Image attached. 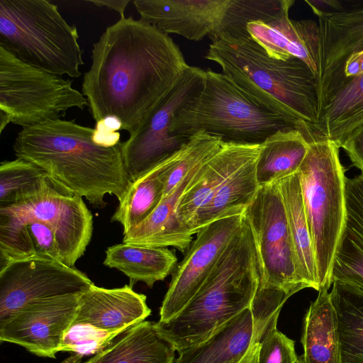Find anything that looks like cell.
I'll use <instances>...</instances> for the list:
<instances>
[{"label":"cell","instance_id":"1","mask_svg":"<svg viewBox=\"0 0 363 363\" xmlns=\"http://www.w3.org/2000/svg\"><path fill=\"white\" fill-rule=\"evenodd\" d=\"M189 67L168 34L140 18L121 17L93 44L82 91L96 122L116 116L132 135Z\"/></svg>","mask_w":363,"mask_h":363},{"label":"cell","instance_id":"2","mask_svg":"<svg viewBox=\"0 0 363 363\" xmlns=\"http://www.w3.org/2000/svg\"><path fill=\"white\" fill-rule=\"evenodd\" d=\"M94 128L74 120H56L23 129L13 149L57 184L86 199L96 208L105 206L106 194L120 202L130 182L122 155V142L112 147L93 141Z\"/></svg>","mask_w":363,"mask_h":363},{"label":"cell","instance_id":"3","mask_svg":"<svg viewBox=\"0 0 363 363\" xmlns=\"http://www.w3.org/2000/svg\"><path fill=\"white\" fill-rule=\"evenodd\" d=\"M205 58L217 63L257 104L283 117L308 143L314 140L316 77L303 61L272 58L250 35L212 43Z\"/></svg>","mask_w":363,"mask_h":363},{"label":"cell","instance_id":"4","mask_svg":"<svg viewBox=\"0 0 363 363\" xmlns=\"http://www.w3.org/2000/svg\"><path fill=\"white\" fill-rule=\"evenodd\" d=\"M260 281L254 238L244 213L241 225L202 286L172 319L156 322L180 352L205 341L250 308Z\"/></svg>","mask_w":363,"mask_h":363},{"label":"cell","instance_id":"5","mask_svg":"<svg viewBox=\"0 0 363 363\" xmlns=\"http://www.w3.org/2000/svg\"><path fill=\"white\" fill-rule=\"evenodd\" d=\"M289 129L296 128L257 104L229 76L208 69L201 90L175 113L170 132L186 139L203 132L223 143L261 145Z\"/></svg>","mask_w":363,"mask_h":363},{"label":"cell","instance_id":"6","mask_svg":"<svg viewBox=\"0 0 363 363\" xmlns=\"http://www.w3.org/2000/svg\"><path fill=\"white\" fill-rule=\"evenodd\" d=\"M74 25L47 0L0 1V47L32 66L77 78L84 65Z\"/></svg>","mask_w":363,"mask_h":363},{"label":"cell","instance_id":"7","mask_svg":"<svg viewBox=\"0 0 363 363\" xmlns=\"http://www.w3.org/2000/svg\"><path fill=\"white\" fill-rule=\"evenodd\" d=\"M339 149L328 139L309 143L298 172L313 243L318 291L328 290L333 284L334 256L345 222L347 177Z\"/></svg>","mask_w":363,"mask_h":363},{"label":"cell","instance_id":"8","mask_svg":"<svg viewBox=\"0 0 363 363\" xmlns=\"http://www.w3.org/2000/svg\"><path fill=\"white\" fill-rule=\"evenodd\" d=\"M140 19L166 34L212 43L249 36L247 25L289 13L293 0H135Z\"/></svg>","mask_w":363,"mask_h":363},{"label":"cell","instance_id":"9","mask_svg":"<svg viewBox=\"0 0 363 363\" xmlns=\"http://www.w3.org/2000/svg\"><path fill=\"white\" fill-rule=\"evenodd\" d=\"M72 82L19 60L0 47V131L11 123L23 128L64 117L88 102Z\"/></svg>","mask_w":363,"mask_h":363},{"label":"cell","instance_id":"10","mask_svg":"<svg viewBox=\"0 0 363 363\" xmlns=\"http://www.w3.org/2000/svg\"><path fill=\"white\" fill-rule=\"evenodd\" d=\"M0 216L37 220L50 225L60 243L63 263L74 267L84 254L93 232V216L82 197L69 191L48 174L0 208Z\"/></svg>","mask_w":363,"mask_h":363},{"label":"cell","instance_id":"11","mask_svg":"<svg viewBox=\"0 0 363 363\" xmlns=\"http://www.w3.org/2000/svg\"><path fill=\"white\" fill-rule=\"evenodd\" d=\"M245 214L251 227L259 266V287L280 290L290 296L305 289L298 274L277 182L260 186Z\"/></svg>","mask_w":363,"mask_h":363},{"label":"cell","instance_id":"12","mask_svg":"<svg viewBox=\"0 0 363 363\" xmlns=\"http://www.w3.org/2000/svg\"><path fill=\"white\" fill-rule=\"evenodd\" d=\"M318 114L345 84L363 74V1L318 18Z\"/></svg>","mask_w":363,"mask_h":363},{"label":"cell","instance_id":"13","mask_svg":"<svg viewBox=\"0 0 363 363\" xmlns=\"http://www.w3.org/2000/svg\"><path fill=\"white\" fill-rule=\"evenodd\" d=\"M203 71L189 65L144 123L122 142L123 158L130 183L189 141L171 134V124L175 113L201 90Z\"/></svg>","mask_w":363,"mask_h":363},{"label":"cell","instance_id":"14","mask_svg":"<svg viewBox=\"0 0 363 363\" xmlns=\"http://www.w3.org/2000/svg\"><path fill=\"white\" fill-rule=\"evenodd\" d=\"M92 284L75 267L53 259L33 257L11 262L0 268V321L30 303L82 294Z\"/></svg>","mask_w":363,"mask_h":363},{"label":"cell","instance_id":"15","mask_svg":"<svg viewBox=\"0 0 363 363\" xmlns=\"http://www.w3.org/2000/svg\"><path fill=\"white\" fill-rule=\"evenodd\" d=\"M242 215L214 221L196 234L186 255L175 269L160 309V320L167 321L196 294L238 231Z\"/></svg>","mask_w":363,"mask_h":363},{"label":"cell","instance_id":"16","mask_svg":"<svg viewBox=\"0 0 363 363\" xmlns=\"http://www.w3.org/2000/svg\"><path fill=\"white\" fill-rule=\"evenodd\" d=\"M67 295L30 303L0 321V340L40 357L55 358L74 322L79 296Z\"/></svg>","mask_w":363,"mask_h":363},{"label":"cell","instance_id":"17","mask_svg":"<svg viewBox=\"0 0 363 363\" xmlns=\"http://www.w3.org/2000/svg\"><path fill=\"white\" fill-rule=\"evenodd\" d=\"M133 284L106 289L94 284L79 296L73 323L89 324L110 333H123L143 322L151 313L146 296L133 289Z\"/></svg>","mask_w":363,"mask_h":363},{"label":"cell","instance_id":"18","mask_svg":"<svg viewBox=\"0 0 363 363\" xmlns=\"http://www.w3.org/2000/svg\"><path fill=\"white\" fill-rule=\"evenodd\" d=\"M260 147L261 145L224 143L219 151L201 165L177 208L179 223L186 232L192 235L190 230L198 211L232 174L258 157Z\"/></svg>","mask_w":363,"mask_h":363},{"label":"cell","instance_id":"19","mask_svg":"<svg viewBox=\"0 0 363 363\" xmlns=\"http://www.w3.org/2000/svg\"><path fill=\"white\" fill-rule=\"evenodd\" d=\"M247 32L269 57L298 58L316 74L319 32L315 21L292 20L286 13L269 21L250 23Z\"/></svg>","mask_w":363,"mask_h":363},{"label":"cell","instance_id":"20","mask_svg":"<svg viewBox=\"0 0 363 363\" xmlns=\"http://www.w3.org/2000/svg\"><path fill=\"white\" fill-rule=\"evenodd\" d=\"M206 161L195 167L164 197L147 219L124 234L123 242L150 247L171 246L182 252H186L192 242L193 237L179 224L177 216V208L183 194L193 182Z\"/></svg>","mask_w":363,"mask_h":363},{"label":"cell","instance_id":"21","mask_svg":"<svg viewBox=\"0 0 363 363\" xmlns=\"http://www.w3.org/2000/svg\"><path fill=\"white\" fill-rule=\"evenodd\" d=\"M346 217L333 259L332 283L363 288V174L345 181Z\"/></svg>","mask_w":363,"mask_h":363},{"label":"cell","instance_id":"22","mask_svg":"<svg viewBox=\"0 0 363 363\" xmlns=\"http://www.w3.org/2000/svg\"><path fill=\"white\" fill-rule=\"evenodd\" d=\"M33 257L63 262L58 238L48 224L0 216V268L8 263Z\"/></svg>","mask_w":363,"mask_h":363},{"label":"cell","instance_id":"23","mask_svg":"<svg viewBox=\"0 0 363 363\" xmlns=\"http://www.w3.org/2000/svg\"><path fill=\"white\" fill-rule=\"evenodd\" d=\"M255 328L250 308L245 309L203 342L180 352L174 363H239L251 345Z\"/></svg>","mask_w":363,"mask_h":363},{"label":"cell","instance_id":"24","mask_svg":"<svg viewBox=\"0 0 363 363\" xmlns=\"http://www.w3.org/2000/svg\"><path fill=\"white\" fill-rule=\"evenodd\" d=\"M120 335L94 363H174L175 349L156 323L143 321Z\"/></svg>","mask_w":363,"mask_h":363},{"label":"cell","instance_id":"25","mask_svg":"<svg viewBox=\"0 0 363 363\" xmlns=\"http://www.w3.org/2000/svg\"><path fill=\"white\" fill-rule=\"evenodd\" d=\"M288 220L298 277L306 286L318 291V281L312 240L306 216L299 175L277 182Z\"/></svg>","mask_w":363,"mask_h":363},{"label":"cell","instance_id":"26","mask_svg":"<svg viewBox=\"0 0 363 363\" xmlns=\"http://www.w3.org/2000/svg\"><path fill=\"white\" fill-rule=\"evenodd\" d=\"M301 342L304 363H340L337 318L328 290L318 291L307 310Z\"/></svg>","mask_w":363,"mask_h":363},{"label":"cell","instance_id":"27","mask_svg":"<svg viewBox=\"0 0 363 363\" xmlns=\"http://www.w3.org/2000/svg\"><path fill=\"white\" fill-rule=\"evenodd\" d=\"M177 262L176 255L167 247L123 242L107 248L104 264L122 272L132 284L142 281L151 288L172 273Z\"/></svg>","mask_w":363,"mask_h":363},{"label":"cell","instance_id":"28","mask_svg":"<svg viewBox=\"0 0 363 363\" xmlns=\"http://www.w3.org/2000/svg\"><path fill=\"white\" fill-rule=\"evenodd\" d=\"M257 157L232 174L198 211L190 230L192 235L214 221L245 213L259 189L256 175Z\"/></svg>","mask_w":363,"mask_h":363},{"label":"cell","instance_id":"29","mask_svg":"<svg viewBox=\"0 0 363 363\" xmlns=\"http://www.w3.org/2000/svg\"><path fill=\"white\" fill-rule=\"evenodd\" d=\"M332 285L340 363H363V288L340 280Z\"/></svg>","mask_w":363,"mask_h":363},{"label":"cell","instance_id":"30","mask_svg":"<svg viewBox=\"0 0 363 363\" xmlns=\"http://www.w3.org/2000/svg\"><path fill=\"white\" fill-rule=\"evenodd\" d=\"M308 148L309 143L297 129L279 130L267 138L261 144L257 160L259 187L297 173Z\"/></svg>","mask_w":363,"mask_h":363},{"label":"cell","instance_id":"31","mask_svg":"<svg viewBox=\"0 0 363 363\" xmlns=\"http://www.w3.org/2000/svg\"><path fill=\"white\" fill-rule=\"evenodd\" d=\"M363 123V74L340 89L318 114L314 140L328 139L340 147L347 135Z\"/></svg>","mask_w":363,"mask_h":363},{"label":"cell","instance_id":"32","mask_svg":"<svg viewBox=\"0 0 363 363\" xmlns=\"http://www.w3.org/2000/svg\"><path fill=\"white\" fill-rule=\"evenodd\" d=\"M162 161L130 184L111 217L123 229V235L147 219L162 200L164 182Z\"/></svg>","mask_w":363,"mask_h":363},{"label":"cell","instance_id":"33","mask_svg":"<svg viewBox=\"0 0 363 363\" xmlns=\"http://www.w3.org/2000/svg\"><path fill=\"white\" fill-rule=\"evenodd\" d=\"M122 333H110L87 323H72L65 332L59 352L71 356L62 363H80L84 357L96 354L110 345Z\"/></svg>","mask_w":363,"mask_h":363},{"label":"cell","instance_id":"34","mask_svg":"<svg viewBox=\"0 0 363 363\" xmlns=\"http://www.w3.org/2000/svg\"><path fill=\"white\" fill-rule=\"evenodd\" d=\"M46 176L43 169L22 158L2 162L0 165V208L11 205L20 193Z\"/></svg>","mask_w":363,"mask_h":363},{"label":"cell","instance_id":"35","mask_svg":"<svg viewBox=\"0 0 363 363\" xmlns=\"http://www.w3.org/2000/svg\"><path fill=\"white\" fill-rule=\"evenodd\" d=\"M295 342L273 325L259 342L257 363H296Z\"/></svg>","mask_w":363,"mask_h":363},{"label":"cell","instance_id":"36","mask_svg":"<svg viewBox=\"0 0 363 363\" xmlns=\"http://www.w3.org/2000/svg\"><path fill=\"white\" fill-rule=\"evenodd\" d=\"M341 147L346 152L353 166L363 174V123L347 135Z\"/></svg>","mask_w":363,"mask_h":363},{"label":"cell","instance_id":"37","mask_svg":"<svg viewBox=\"0 0 363 363\" xmlns=\"http://www.w3.org/2000/svg\"><path fill=\"white\" fill-rule=\"evenodd\" d=\"M305 2L318 18L323 15L343 11L352 4L350 1V5H347L348 1L337 0H306Z\"/></svg>","mask_w":363,"mask_h":363},{"label":"cell","instance_id":"38","mask_svg":"<svg viewBox=\"0 0 363 363\" xmlns=\"http://www.w3.org/2000/svg\"><path fill=\"white\" fill-rule=\"evenodd\" d=\"M92 139L98 145L112 147L121 143V134L106 127L101 119L96 122Z\"/></svg>","mask_w":363,"mask_h":363},{"label":"cell","instance_id":"39","mask_svg":"<svg viewBox=\"0 0 363 363\" xmlns=\"http://www.w3.org/2000/svg\"><path fill=\"white\" fill-rule=\"evenodd\" d=\"M86 1L91 3L99 7L105 6L113 9L118 12L121 17H125V9L130 2V0H89Z\"/></svg>","mask_w":363,"mask_h":363},{"label":"cell","instance_id":"40","mask_svg":"<svg viewBox=\"0 0 363 363\" xmlns=\"http://www.w3.org/2000/svg\"><path fill=\"white\" fill-rule=\"evenodd\" d=\"M259 342L253 343L239 363H257Z\"/></svg>","mask_w":363,"mask_h":363},{"label":"cell","instance_id":"41","mask_svg":"<svg viewBox=\"0 0 363 363\" xmlns=\"http://www.w3.org/2000/svg\"><path fill=\"white\" fill-rule=\"evenodd\" d=\"M99 354V352L98 354H95L93 357L89 359L88 361L85 362L84 363H94L96 361V359L98 358Z\"/></svg>","mask_w":363,"mask_h":363},{"label":"cell","instance_id":"42","mask_svg":"<svg viewBox=\"0 0 363 363\" xmlns=\"http://www.w3.org/2000/svg\"><path fill=\"white\" fill-rule=\"evenodd\" d=\"M296 363H304L302 356L298 357V359H297Z\"/></svg>","mask_w":363,"mask_h":363}]
</instances>
